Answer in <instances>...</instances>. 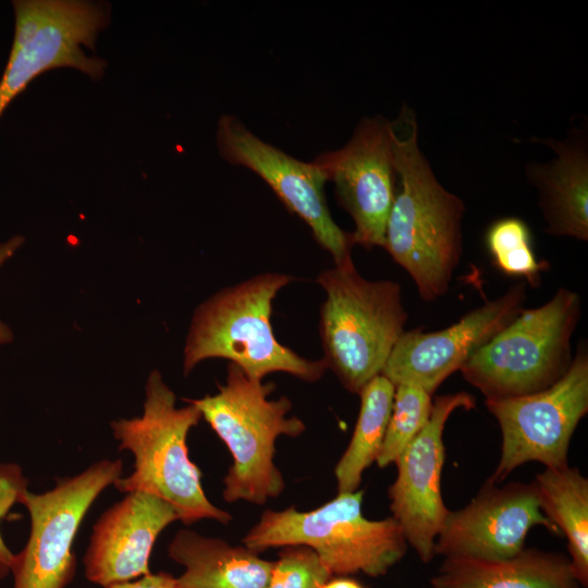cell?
I'll return each instance as SVG.
<instances>
[{"label": "cell", "mask_w": 588, "mask_h": 588, "mask_svg": "<svg viewBox=\"0 0 588 588\" xmlns=\"http://www.w3.org/2000/svg\"><path fill=\"white\" fill-rule=\"evenodd\" d=\"M294 280L262 273L231 285L204 302L194 314L184 347V373L208 358H225L252 379L287 372L315 382L327 370L324 359H307L281 344L272 330V302Z\"/></svg>", "instance_id": "cell-2"}, {"label": "cell", "mask_w": 588, "mask_h": 588, "mask_svg": "<svg viewBox=\"0 0 588 588\" xmlns=\"http://www.w3.org/2000/svg\"><path fill=\"white\" fill-rule=\"evenodd\" d=\"M400 189L385 228L384 249L414 280L425 302L446 294L462 255L464 203L436 179L418 147V126L404 106L391 121Z\"/></svg>", "instance_id": "cell-1"}, {"label": "cell", "mask_w": 588, "mask_h": 588, "mask_svg": "<svg viewBox=\"0 0 588 588\" xmlns=\"http://www.w3.org/2000/svg\"><path fill=\"white\" fill-rule=\"evenodd\" d=\"M144 412L139 417L111 424L120 450L133 453L134 470L113 485L122 492L143 491L156 495L175 510L185 525L203 518L228 524L232 516L215 506L201 486V473L189 456L186 438L201 418L198 408H177L175 394L152 370L146 383Z\"/></svg>", "instance_id": "cell-3"}, {"label": "cell", "mask_w": 588, "mask_h": 588, "mask_svg": "<svg viewBox=\"0 0 588 588\" xmlns=\"http://www.w3.org/2000/svg\"><path fill=\"white\" fill-rule=\"evenodd\" d=\"M432 395L421 388L402 383L395 385L391 416L376 460L379 467L395 463L429 419Z\"/></svg>", "instance_id": "cell-23"}, {"label": "cell", "mask_w": 588, "mask_h": 588, "mask_svg": "<svg viewBox=\"0 0 588 588\" xmlns=\"http://www.w3.org/2000/svg\"><path fill=\"white\" fill-rule=\"evenodd\" d=\"M107 588H177L176 578L169 573L160 572L142 576L135 581L111 585Z\"/></svg>", "instance_id": "cell-26"}, {"label": "cell", "mask_w": 588, "mask_h": 588, "mask_svg": "<svg viewBox=\"0 0 588 588\" xmlns=\"http://www.w3.org/2000/svg\"><path fill=\"white\" fill-rule=\"evenodd\" d=\"M273 384L249 378L241 367L230 363L224 385L218 393L194 404L201 417L228 446L233 464L224 478L223 499L245 500L262 505L284 489V480L273 463L278 437H298L305 424L287 417L291 401L281 396L270 400Z\"/></svg>", "instance_id": "cell-4"}, {"label": "cell", "mask_w": 588, "mask_h": 588, "mask_svg": "<svg viewBox=\"0 0 588 588\" xmlns=\"http://www.w3.org/2000/svg\"><path fill=\"white\" fill-rule=\"evenodd\" d=\"M363 490L338 493L308 512L291 506L266 511L243 538L259 553L270 548L305 546L332 574L381 576L406 553L407 542L393 517L371 520L363 515Z\"/></svg>", "instance_id": "cell-6"}, {"label": "cell", "mask_w": 588, "mask_h": 588, "mask_svg": "<svg viewBox=\"0 0 588 588\" xmlns=\"http://www.w3.org/2000/svg\"><path fill=\"white\" fill-rule=\"evenodd\" d=\"M331 573L305 546H286L273 562L267 588H322Z\"/></svg>", "instance_id": "cell-24"}, {"label": "cell", "mask_w": 588, "mask_h": 588, "mask_svg": "<svg viewBox=\"0 0 588 588\" xmlns=\"http://www.w3.org/2000/svg\"><path fill=\"white\" fill-rule=\"evenodd\" d=\"M537 525L561 535L543 514L532 483L499 487L488 479L465 507L448 512L434 553L444 558L510 559L525 549L526 536Z\"/></svg>", "instance_id": "cell-15"}, {"label": "cell", "mask_w": 588, "mask_h": 588, "mask_svg": "<svg viewBox=\"0 0 588 588\" xmlns=\"http://www.w3.org/2000/svg\"><path fill=\"white\" fill-rule=\"evenodd\" d=\"M395 385L383 375L358 393L360 409L352 439L335 466L338 493L356 491L363 473L376 462L392 412Z\"/></svg>", "instance_id": "cell-21"}, {"label": "cell", "mask_w": 588, "mask_h": 588, "mask_svg": "<svg viewBox=\"0 0 588 588\" xmlns=\"http://www.w3.org/2000/svg\"><path fill=\"white\" fill-rule=\"evenodd\" d=\"M15 32L0 79V118L16 96L40 74L58 68L76 69L99 79L107 62L88 57L98 34L108 25L107 5L82 0H14Z\"/></svg>", "instance_id": "cell-8"}, {"label": "cell", "mask_w": 588, "mask_h": 588, "mask_svg": "<svg viewBox=\"0 0 588 588\" xmlns=\"http://www.w3.org/2000/svg\"><path fill=\"white\" fill-rule=\"evenodd\" d=\"M176 519L175 510L164 500L143 491L128 492L95 524L84 558L86 577L107 588L150 574L155 541Z\"/></svg>", "instance_id": "cell-16"}, {"label": "cell", "mask_w": 588, "mask_h": 588, "mask_svg": "<svg viewBox=\"0 0 588 588\" xmlns=\"http://www.w3.org/2000/svg\"><path fill=\"white\" fill-rule=\"evenodd\" d=\"M475 405L467 392L437 396L428 421L395 461L397 476L389 489L392 517L425 563L436 555V538L449 512L441 494L443 430L454 411Z\"/></svg>", "instance_id": "cell-13"}, {"label": "cell", "mask_w": 588, "mask_h": 588, "mask_svg": "<svg viewBox=\"0 0 588 588\" xmlns=\"http://www.w3.org/2000/svg\"><path fill=\"white\" fill-rule=\"evenodd\" d=\"M546 517L568 542L569 562L580 586H588V480L575 467L546 468L532 482Z\"/></svg>", "instance_id": "cell-20"}, {"label": "cell", "mask_w": 588, "mask_h": 588, "mask_svg": "<svg viewBox=\"0 0 588 588\" xmlns=\"http://www.w3.org/2000/svg\"><path fill=\"white\" fill-rule=\"evenodd\" d=\"M314 162L334 183L340 205L354 221V244L384 247L397 179L391 121L363 119L343 147L319 154Z\"/></svg>", "instance_id": "cell-12"}, {"label": "cell", "mask_w": 588, "mask_h": 588, "mask_svg": "<svg viewBox=\"0 0 588 588\" xmlns=\"http://www.w3.org/2000/svg\"><path fill=\"white\" fill-rule=\"evenodd\" d=\"M485 240L499 270L510 277L525 278L532 286L539 285L540 274L549 264L537 259L531 232L525 221L515 217L495 220L489 225Z\"/></svg>", "instance_id": "cell-22"}, {"label": "cell", "mask_w": 588, "mask_h": 588, "mask_svg": "<svg viewBox=\"0 0 588 588\" xmlns=\"http://www.w3.org/2000/svg\"><path fill=\"white\" fill-rule=\"evenodd\" d=\"M216 142L226 162L256 173L307 224L335 266L352 261V232L343 231L332 219L324 196L327 179L314 160L302 161L262 140L233 114L218 120Z\"/></svg>", "instance_id": "cell-11"}, {"label": "cell", "mask_w": 588, "mask_h": 588, "mask_svg": "<svg viewBox=\"0 0 588 588\" xmlns=\"http://www.w3.org/2000/svg\"><path fill=\"white\" fill-rule=\"evenodd\" d=\"M121 474L120 460H105L74 477L58 479L45 493H25L21 504L29 513L30 532L11 567L13 588H65L72 581L77 529L96 498Z\"/></svg>", "instance_id": "cell-10"}, {"label": "cell", "mask_w": 588, "mask_h": 588, "mask_svg": "<svg viewBox=\"0 0 588 588\" xmlns=\"http://www.w3.org/2000/svg\"><path fill=\"white\" fill-rule=\"evenodd\" d=\"M322 588H364L358 581L351 578H336L328 580Z\"/></svg>", "instance_id": "cell-28"}, {"label": "cell", "mask_w": 588, "mask_h": 588, "mask_svg": "<svg viewBox=\"0 0 588 588\" xmlns=\"http://www.w3.org/2000/svg\"><path fill=\"white\" fill-rule=\"evenodd\" d=\"M169 555L185 567L177 588H267L273 562L246 547H232L218 538L180 530Z\"/></svg>", "instance_id": "cell-18"}, {"label": "cell", "mask_w": 588, "mask_h": 588, "mask_svg": "<svg viewBox=\"0 0 588 588\" xmlns=\"http://www.w3.org/2000/svg\"><path fill=\"white\" fill-rule=\"evenodd\" d=\"M317 282L326 292L319 320L323 359L346 390L359 393L381 373L405 331L401 285L367 280L353 261L322 271Z\"/></svg>", "instance_id": "cell-5"}, {"label": "cell", "mask_w": 588, "mask_h": 588, "mask_svg": "<svg viewBox=\"0 0 588 588\" xmlns=\"http://www.w3.org/2000/svg\"><path fill=\"white\" fill-rule=\"evenodd\" d=\"M502 432L499 465L489 478L501 482L527 462L568 466L571 438L588 412V351L580 342L566 373L549 388L516 397L486 399Z\"/></svg>", "instance_id": "cell-9"}, {"label": "cell", "mask_w": 588, "mask_h": 588, "mask_svg": "<svg viewBox=\"0 0 588 588\" xmlns=\"http://www.w3.org/2000/svg\"><path fill=\"white\" fill-rule=\"evenodd\" d=\"M556 152L550 163L531 166L547 232L588 240V159L583 143L548 142Z\"/></svg>", "instance_id": "cell-19"}, {"label": "cell", "mask_w": 588, "mask_h": 588, "mask_svg": "<svg viewBox=\"0 0 588 588\" xmlns=\"http://www.w3.org/2000/svg\"><path fill=\"white\" fill-rule=\"evenodd\" d=\"M28 479L15 463H0V522L15 503H22ZM15 554L5 544L0 531V579L11 573Z\"/></svg>", "instance_id": "cell-25"}, {"label": "cell", "mask_w": 588, "mask_h": 588, "mask_svg": "<svg viewBox=\"0 0 588 588\" xmlns=\"http://www.w3.org/2000/svg\"><path fill=\"white\" fill-rule=\"evenodd\" d=\"M580 317V298L560 287L546 304L522 311L460 369L486 399L542 391L568 370L571 339Z\"/></svg>", "instance_id": "cell-7"}, {"label": "cell", "mask_w": 588, "mask_h": 588, "mask_svg": "<svg viewBox=\"0 0 588 588\" xmlns=\"http://www.w3.org/2000/svg\"><path fill=\"white\" fill-rule=\"evenodd\" d=\"M24 237L14 235L5 242L0 243V268L7 262L22 246ZM13 340L11 329L0 320V345L10 343Z\"/></svg>", "instance_id": "cell-27"}, {"label": "cell", "mask_w": 588, "mask_h": 588, "mask_svg": "<svg viewBox=\"0 0 588 588\" xmlns=\"http://www.w3.org/2000/svg\"><path fill=\"white\" fill-rule=\"evenodd\" d=\"M525 283L511 286L500 297L468 311L456 323L433 332L404 331L382 371L394 385L414 384L429 394L520 311Z\"/></svg>", "instance_id": "cell-14"}, {"label": "cell", "mask_w": 588, "mask_h": 588, "mask_svg": "<svg viewBox=\"0 0 588 588\" xmlns=\"http://www.w3.org/2000/svg\"><path fill=\"white\" fill-rule=\"evenodd\" d=\"M432 588H580L569 559L524 549L505 560L446 556L430 581Z\"/></svg>", "instance_id": "cell-17"}]
</instances>
